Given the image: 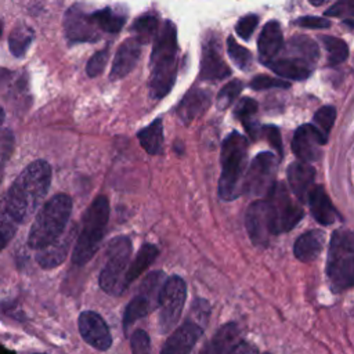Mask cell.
I'll return each mask as SVG.
<instances>
[{
	"instance_id": "obj_44",
	"label": "cell",
	"mask_w": 354,
	"mask_h": 354,
	"mask_svg": "<svg viewBox=\"0 0 354 354\" xmlns=\"http://www.w3.org/2000/svg\"><path fill=\"white\" fill-rule=\"evenodd\" d=\"M256 111H257V102H256L254 100L246 97V98H242V100L236 104L234 113H235V116L239 118V119L242 120V123H243V122L252 119V116L256 113Z\"/></svg>"
},
{
	"instance_id": "obj_31",
	"label": "cell",
	"mask_w": 354,
	"mask_h": 354,
	"mask_svg": "<svg viewBox=\"0 0 354 354\" xmlns=\"http://www.w3.org/2000/svg\"><path fill=\"white\" fill-rule=\"evenodd\" d=\"M33 40V30L26 25L15 26L8 36V47L12 55L22 57Z\"/></svg>"
},
{
	"instance_id": "obj_17",
	"label": "cell",
	"mask_w": 354,
	"mask_h": 354,
	"mask_svg": "<svg viewBox=\"0 0 354 354\" xmlns=\"http://www.w3.org/2000/svg\"><path fill=\"white\" fill-rule=\"evenodd\" d=\"M141 55V43H138L134 37L124 40L113 58V64L111 68V80H118L124 77L131 69L136 66L138 58Z\"/></svg>"
},
{
	"instance_id": "obj_1",
	"label": "cell",
	"mask_w": 354,
	"mask_h": 354,
	"mask_svg": "<svg viewBox=\"0 0 354 354\" xmlns=\"http://www.w3.org/2000/svg\"><path fill=\"white\" fill-rule=\"evenodd\" d=\"M51 184V167L35 160L14 180L4 198V209L15 223H25L36 212Z\"/></svg>"
},
{
	"instance_id": "obj_30",
	"label": "cell",
	"mask_w": 354,
	"mask_h": 354,
	"mask_svg": "<svg viewBox=\"0 0 354 354\" xmlns=\"http://www.w3.org/2000/svg\"><path fill=\"white\" fill-rule=\"evenodd\" d=\"M90 15H91L93 22L97 25V28L102 29L108 33H118L126 22V18L123 14H119L118 11H115L109 7L94 11Z\"/></svg>"
},
{
	"instance_id": "obj_48",
	"label": "cell",
	"mask_w": 354,
	"mask_h": 354,
	"mask_svg": "<svg viewBox=\"0 0 354 354\" xmlns=\"http://www.w3.org/2000/svg\"><path fill=\"white\" fill-rule=\"evenodd\" d=\"M311 4H314V6H321V4H324V3H326L328 0H308Z\"/></svg>"
},
{
	"instance_id": "obj_2",
	"label": "cell",
	"mask_w": 354,
	"mask_h": 354,
	"mask_svg": "<svg viewBox=\"0 0 354 354\" xmlns=\"http://www.w3.org/2000/svg\"><path fill=\"white\" fill-rule=\"evenodd\" d=\"M177 76V30L171 21H165L156 35L151 54L149 93L152 98L165 97Z\"/></svg>"
},
{
	"instance_id": "obj_16",
	"label": "cell",
	"mask_w": 354,
	"mask_h": 354,
	"mask_svg": "<svg viewBox=\"0 0 354 354\" xmlns=\"http://www.w3.org/2000/svg\"><path fill=\"white\" fill-rule=\"evenodd\" d=\"M326 275L333 292H342L354 286V254L328 257Z\"/></svg>"
},
{
	"instance_id": "obj_41",
	"label": "cell",
	"mask_w": 354,
	"mask_h": 354,
	"mask_svg": "<svg viewBox=\"0 0 354 354\" xmlns=\"http://www.w3.org/2000/svg\"><path fill=\"white\" fill-rule=\"evenodd\" d=\"M290 84L282 79H275L267 75H259L250 82V87L254 90H266V88H288Z\"/></svg>"
},
{
	"instance_id": "obj_49",
	"label": "cell",
	"mask_w": 354,
	"mask_h": 354,
	"mask_svg": "<svg viewBox=\"0 0 354 354\" xmlns=\"http://www.w3.org/2000/svg\"><path fill=\"white\" fill-rule=\"evenodd\" d=\"M3 120H4V111H3V108L0 106V127H1V124H3Z\"/></svg>"
},
{
	"instance_id": "obj_6",
	"label": "cell",
	"mask_w": 354,
	"mask_h": 354,
	"mask_svg": "<svg viewBox=\"0 0 354 354\" xmlns=\"http://www.w3.org/2000/svg\"><path fill=\"white\" fill-rule=\"evenodd\" d=\"M131 256V241L129 236L120 235L108 243L105 264L100 274L101 289L111 295L119 296L127 288L126 272Z\"/></svg>"
},
{
	"instance_id": "obj_22",
	"label": "cell",
	"mask_w": 354,
	"mask_h": 354,
	"mask_svg": "<svg viewBox=\"0 0 354 354\" xmlns=\"http://www.w3.org/2000/svg\"><path fill=\"white\" fill-rule=\"evenodd\" d=\"M230 76V68L223 61L217 46L213 41H207L203 46L201 61V77L205 80H221Z\"/></svg>"
},
{
	"instance_id": "obj_21",
	"label": "cell",
	"mask_w": 354,
	"mask_h": 354,
	"mask_svg": "<svg viewBox=\"0 0 354 354\" xmlns=\"http://www.w3.org/2000/svg\"><path fill=\"white\" fill-rule=\"evenodd\" d=\"M239 328L235 322L224 324L205 344L199 354H231L239 343Z\"/></svg>"
},
{
	"instance_id": "obj_32",
	"label": "cell",
	"mask_w": 354,
	"mask_h": 354,
	"mask_svg": "<svg viewBox=\"0 0 354 354\" xmlns=\"http://www.w3.org/2000/svg\"><path fill=\"white\" fill-rule=\"evenodd\" d=\"M158 25H159L158 18L153 17V15L147 14V15L140 17L131 25L134 39L141 44L148 43L155 36V33L158 30Z\"/></svg>"
},
{
	"instance_id": "obj_14",
	"label": "cell",
	"mask_w": 354,
	"mask_h": 354,
	"mask_svg": "<svg viewBox=\"0 0 354 354\" xmlns=\"http://www.w3.org/2000/svg\"><path fill=\"white\" fill-rule=\"evenodd\" d=\"M326 142V138L313 124L300 126L293 136L292 149L295 156L306 163L318 160L321 156L319 147Z\"/></svg>"
},
{
	"instance_id": "obj_15",
	"label": "cell",
	"mask_w": 354,
	"mask_h": 354,
	"mask_svg": "<svg viewBox=\"0 0 354 354\" xmlns=\"http://www.w3.org/2000/svg\"><path fill=\"white\" fill-rule=\"evenodd\" d=\"M203 326L192 319H187L165 342L160 354H191L196 342L202 336Z\"/></svg>"
},
{
	"instance_id": "obj_38",
	"label": "cell",
	"mask_w": 354,
	"mask_h": 354,
	"mask_svg": "<svg viewBox=\"0 0 354 354\" xmlns=\"http://www.w3.org/2000/svg\"><path fill=\"white\" fill-rule=\"evenodd\" d=\"M15 231L17 223L11 218L4 207L0 209V249H3L11 241Z\"/></svg>"
},
{
	"instance_id": "obj_3",
	"label": "cell",
	"mask_w": 354,
	"mask_h": 354,
	"mask_svg": "<svg viewBox=\"0 0 354 354\" xmlns=\"http://www.w3.org/2000/svg\"><path fill=\"white\" fill-rule=\"evenodd\" d=\"M72 213V199L66 194H57L47 201L35 217L28 235L30 249L41 250L58 241L68 225Z\"/></svg>"
},
{
	"instance_id": "obj_50",
	"label": "cell",
	"mask_w": 354,
	"mask_h": 354,
	"mask_svg": "<svg viewBox=\"0 0 354 354\" xmlns=\"http://www.w3.org/2000/svg\"><path fill=\"white\" fill-rule=\"evenodd\" d=\"M346 24H347V25H350L351 28H354V21H346Z\"/></svg>"
},
{
	"instance_id": "obj_47",
	"label": "cell",
	"mask_w": 354,
	"mask_h": 354,
	"mask_svg": "<svg viewBox=\"0 0 354 354\" xmlns=\"http://www.w3.org/2000/svg\"><path fill=\"white\" fill-rule=\"evenodd\" d=\"M231 354H259V350L253 344H250L248 342H239L234 347Z\"/></svg>"
},
{
	"instance_id": "obj_23",
	"label": "cell",
	"mask_w": 354,
	"mask_h": 354,
	"mask_svg": "<svg viewBox=\"0 0 354 354\" xmlns=\"http://www.w3.org/2000/svg\"><path fill=\"white\" fill-rule=\"evenodd\" d=\"M325 242V234L321 230H311L301 234L293 246L295 256L303 261L310 263L314 261L321 253Z\"/></svg>"
},
{
	"instance_id": "obj_25",
	"label": "cell",
	"mask_w": 354,
	"mask_h": 354,
	"mask_svg": "<svg viewBox=\"0 0 354 354\" xmlns=\"http://www.w3.org/2000/svg\"><path fill=\"white\" fill-rule=\"evenodd\" d=\"M209 102H210V98H209V94L206 91L198 90V88L191 90L181 100V102L177 108L178 118L184 123H189L207 108Z\"/></svg>"
},
{
	"instance_id": "obj_13",
	"label": "cell",
	"mask_w": 354,
	"mask_h": 354,
	"mask_svg": "<svg viewBox=\"0 0 354 354\" xmlns=\"http://www.w3.org/2000/svg\"><path fill=\"white\" fill-rule=\"evenodd\" d=\"M64 28L69 43L95 41L100 39L98 28L93 22L91 15L84 12L79 6H73L66 11Z\"/></svg>"
},
{
	"instance_id": "obj_53",
	"label": "cell",
	"mask_w": 354,
	"mask_h": 354,
	"mask_svg": "<svg viewBox=\"0 0 354 354\" xmlns=\"http://www.w3.org/2000/svg\"><path fill=\"white\" fill-rule=\"evenodd\" d=\"M266 354H268V353H266Z\"/></svg>"
},
{
	"instance_id": "obj_40",
	"label": "cell",
	"mask_w": 354,
	"mask_h": 354,
	"mask_svg": "<svg viewBox=\"0 0 354 354\" xmlns=\"http://www.w3.org/2000/svg\"><path fill=\"white\" fill-rule=\"evenodd\" d=\"M108 55H109V51L108 48H104V50H100L97 51L87 62L86 65V72L90 77H95L98 75L102 73L105 65H106V61H108Z\"/></svg>"
},
{
	"instance_id": "obj_10",
	"label": "cell",
	"mask_w": 354,
	"mask_h": 354,
	"mask_svg": "<svg viewBox=\"0 0 354 354\" xmlns=\"http://www.w3.org/2000/svg\"><path fill=\"white\" fill-rule=\"evenodd\" d=\"M163 278V272L153 271L151 272L144 282L141 283L140 293L136 295L129 304L126 306L123 314V329L127 333V329L140 318L145 317L155 306V301L159 300L160 293V282Z\"/></svg>"
},
{
	"instance_id": "obj_7",
	"label": "cell",
	"mask_w": 354,
	"mask_h": 354,
	"mask_svg": "<svg viewBox=\"0 0 354 354\" xmlns=\"http://www.w3.org/2000/svg\"><path fill=\"white\" fill-rule=\"evenodd\" d=\"M187 299L185 281L173 275L165 281L159 293V329L162 333L170 332L180 321L181 311Z\"/></svg>"
},
{
	"instance_id": "obj_9",
	"label": "cell",
	"mask_w": 354,
	"mask_h": 354,
	"mask_svg": "<svg viewBox=\"0 0 354 354\" xmlns=\"http://www.w3.org/2000/svg\"><path fill=\"white\" fill-rule=\"evenodd\" d=\"M267 201L271 207L274 235L292 230L303 218V209L290 199L282 183L275 184Z\"/></svg>"
},
{
	"instance_id": "obj_45",
	"label": "cell",
	"mask_w": 354,
	"mask_h": 354,
	"mask_svg": "<svg viewBox=\"0 0 354 354\" xmlns=\"http://www.w3.org/2000/svg\"><path fill=\"white\" fill-rule=\"evenodd\" d=\"M297 25L303 26V28H310V29H325V28H329L330 25V21L328 18H324V17H303L300 19H297L296 22Z\"/></svg>"
},
{
	"instance_id": "obj_37",
	"label": "cell",
	"mask_w": 354,
	"mask_h": 354,
	"mask_svg": "<svg viewBox=\"0 0 354 354\" xmlns=\"http://www.w3.org/2000/svg\"><path fill=\"white\" fill-rule=\"evenodd\" d=\"M242 90V83L239 80H232L230 83H227L217 94V98H216V102H217V106L220 109H225L228 108L234 100L238 97V94L241 93Z\"/></svg>"
},
{
	"instance_id": "obj_28",
	"label": "cell",
	"mask_w": 354,
	"mask_h": 354,
	"mask_svg": "<svg viewBox=\"0 0 354 354\" xmlns=\"http://www.w3.org/2000/svg\"><path fill=\"white\" fill-rule=\"evenodd\" d=\"M288 53L295 57V59L303 64H315L318 59V46L317 43L307 36H295L288 46Z\"/></svg>"
},
{
	"instance_id": "obj_24",
	"label": "cell",
	"mask_w": 354,
	"mask_h": 354,
	"mask_svg": "<svg viewBox=\"0 0 354 354\" xmlns=\"http://www.w3.org/2000/svg\"><path fill=\"white\" fill-rule=\"evenodd\" d=\"M307 201L310 203L311 214L319 224L329 225L336 221L337 213H336L335 207L332 206V203L322 187H319V185L314 187L311 189V192L308 194Z\"/></svg>"
},
{
	"instance_id": "obj_39",
	"label": "cell",
	"mask_w": 354,
	"mask_h": 354,
	"mask_svg": "<svg viewBox=\"0 0 354 354\" xmlns=\"http://www.w3.org/2000/svg\"><path fill=\"white\" fill-rule=\"evenodd\" d=\"M133 354H151V339L144 329H137L130 337Z\"/></svg>"
},
{
	"instance_id": "obj_12",
	"label": "cell",
	"mask_w": 354,
	"mask_h": 354,
	"mask_svg": "<svg viewBox=\"0 0 354 354\" xmlns=\"http://www.w3.org/2000/svg\"><path fill=\"white\" fill-rule=\"evenodd\" d=\"M77 326L80 336L87 344L100 351H106L112 346V336L104 318L94 311H83L79 315Z\"/></svg>"
},
{
	"instance_id": "obj_27",
	"label": "cell",
	"mask_w": 354,
	"mask_h": 354,
	"mask_svg": "<svg viewBox=\"0 0 354 354\" xmlns=\"http://www.w3.org/2000/svg\"><path fill=\"white\" fill-rule=\"evenodd\" d=\"M277 75L285 77V79H290V80H304L310 76L311 71L310 68L295 59V58H281V59H272L271 62L267 64Z\"/></svg>"
},
{
	"instance_id": "obj_18",
	"label": "cell",
	"mask_w": 354,
	"mask_h": 354,
	"mask_svg": "<svg viewBox=\"0 0 354 354\" xmlns=\"http://www.w3.org/2000/svg\"><path fill=\"white\" fill-rule=\"evenodd\" d=\"M288 183L293 194L300 201H306L308 198V194L314 188V178H315V170L308 163L297 160L290 163L286 171Z\"/></svg>"
},
{
	"instance_id": "obj_5",
	"label": "cell",
	"mask_w": 354,
	"mask_h": 354,
	"mask_svg": "<svg viewBox=\"0 0 354 354\" xmlns=\"http://www.w3.org/2000/svg\"><path fill=\"white\" fill-rule=\"evenodd\" d=\"M246 152V138L238 131L230 133L223 141L218 195L224 201H234L242 194Z\"/></svg>"
},
{
	"instance_id": "obj_51",
	"label": "cell",
	"mask_w": 354,
	"mask_h": 354,
	"mask_svg": "<svg viewBox=\"0 0 354 354\" xmlns=\"http://www.w3.org/2000/svg\"><path fill=\"white\" fill-rule=\"evenodd\" d=\"M1 32H3V24H1V21H0V36H1Z\"/></svg>"
},
{
	"instance_id": "obj_42",
	"label": "cell",
	"mask_w": 354,
	"mask_h": 354,
	"mask_svg": "<svg viewBox=\"0 0 354 354\" xmlns=\"http://www.w3.org/2000/svg\"><path fill=\"white\" fill-rule=\"evenodd\" d=\"M326 17H354V0H337L325 11Z\"/></svg>"
},
{
	"instance_id": "obj_8",
	"label": "cell",
	"mask_w": 354,
	"mask_h": 354,
	"mask_svg": "<svg viewBox=\"0 0 354 354\" xmlns=\"http://www.w3.org/2000/svg\"><path fill=\"white\" fill-rule=\"evenodd\" d=\"M277 158L271 152L259 153L250 163L245 177L242 192L256 196H268L275 187Z\"/></svg>"
},
{
	"instance_id": "obj_52",
	"label": "cell",
	"mask_w": 354,
	"mask_h": 354,
	"mask_svg": "<svg viewBox=\"0 0 354 354\" xmlns=\"http://www.w3.org/2000/svg\"><path fill=\"white\" fill-rule=\"evenodd\" d=\"M35 354H43V353H35Z\"/></svg>"
},
{
	"instance_id": "obj_19",
	"label": "cell",
	"mask_w": 354,
	"mask_h": 354,
	"mask_svg": "<svg viewBox=\"0 0 354 354\" xmlns=\"http://www.w3.org/2000/svg\"><path fill=\"white\" fill-rule=\"evenodd\" d=\"M282 44H283V36H282L279 24L277 21L267 22L257 40L260 61L263 64L271 62L274 57L281 51Z\"/></svg>"
},
{
	"instance_id": "obj_43",
	"label": "cell",
	"mask_w": 354,
	"mask_h": 354,
	"mask_svg": "<svg viewBox=\"0 0 354 354\" xmlns=\"http://www.w3.org/2000/svg\"><path fill=\"white\" fill-rule=\"evenodd\" d=\"M257 22H259V17L254 15V14H249L246 17H242L238 21L236 26H235V30H236L238 36H241L242 39L248 40L252 36L254 28L257 26Z\"/></svg>"
},
{
	"instance_id": "obj_46",
	"label": "cell",
	"mask_w": 354,
	"mask_h": 354,
	"mask_svg": "<svg viewBox=\"0 0 354 354\" xmlns=\"http://www.w3.org/2000/svg\"><path fill=\"white\" fill-rule=\"evenodd\" d=\"M263 133L264 136L267 137L268 142L271 144V147L274 149L278 151V153L281 155L282 153V140H281V133H279V129L277 126H272V124H268V126H264L263 127Z\"/></svg>"
},
{
	"instance_id": "obj_35",
	"label": "cell",
	"mask_w": 354,
	"mask_h": 354,
	"mask_svg": "<svg viewBox=\"0 0 354 354\" xmlns=\"http://www.w3.org/2000/svg\"><path fill=\"white\" fill-rule=\"evenodd\" d=\"M227 51L230 58L235 62V65L241 69H249L252 65V54L248 48L238 44L234 37L227 39Z\"/></svg>"
},
{
	"instance_id": "obj_36",
	"label": "cell",
	"mask_w": 354,
	"mask_h": 354,
	"mask_svg": "<svg viewBox=\"0 0 354 354\" xmlns=\"http://www.w3.org/2000/svg\"><path fill=\"white\" fill-rule=\"evenodd\" d=\"M336 119V109L332 105H325L319 108L314 115V123L315 127L319 130V133L326 138L333 123Z\"/></svg>"
},
{
	"instance_id": "obj_29",
	"label": "cell",
	"mask_w": 354,
	"mask_h": 354,
	"mask_svg": "<svg viewBox=\"0 0 354 354\" xmlns=\"http://www.w3.org/2000/svg\"><path fill=\"white\" fill-rule=\"evenodd\" d=\"M138 141L141 147L149 153V155H156L162 149L163 144V126H162V119L158 118L155 119L151 124L144 127L137 133Z\"/></svg>"
},
{
	"instance_id": "obj_11",
	"label": "cell",
	"mask_w": 354,
	"mask_h": 354,
	"mask_svg": "<svg viewBox=\"0 0 354 354\" xmlns=\"http://www.w3.org/2000/svg\"><path fill=\"white\" fill-rule=\"evenodd\" d=\"M245 225L253 245L264 246L272 234L271 207L267 199L253 202L245 216Z\"/></svg>"
},
{
	"instance_id": "obj_33",
	"label": "cell",
	"mask_w": 354,
	"mask_h": 354,
	"mask_svg": "<svg viewBox=\"0 0 354 354\" xmlns=\"http://www.w3.org/2000/svg\"><path fill=\"white\" fill-rule=\"evenodd\" d=\"M342 254H354V231L337 230L333 232L328 257Z\"/></svg>"
},
{
	"instance_id": "obj_4",
	"label": "cell",
	"mask_w": 354,
	"mask_h": 354,
	"mask_svg": "<svg viewBox=\"0 0 354 354\" xmlns=\"http://www.w3.org/2000/svg\"><path fill=\"white\" fill-rule=\"evenodd\" d=\"M108 220L109 202L106 196L100 195L90 203L82 217V230L72 252V261L76 266H84L97 253L104 239Z\"/></svg>"
},
{
	"instance_id": "obj_34",
	"label": "cell",
	"mask_w": 354,
	"mask_h": 354,
	"mask_svg": "<svg viewBox=\"0 0 354 354\" xmlns=\"http://www.w3.org/2000/svg\"><path fill=\"white\" fill-rule=\"evenodd\" d=\"M321 39L328 53L329 65H339L347 59L348 47L342 39L332 37V36H322Z\"/></svg>"
},
{
	"instance_id": "obj_26",
	"label": "cell",
	"mask_w": 354,
	"mask_h": 354,
	"mask_svg": "<svg viewBox=\"0 0 354 354\" xmlns=\"http://www.w3.org/2000/svg\"><path fill=\"white\" fill-rule=\"evenodd\" d=\"M158 248L152 243H144L138 253L136 254L134 260L130 263L129 268H127V272H126V283L127 286L134 281L137 279L153 261L155 259L158 257Z\"/></svg>"
},
{
	"instance_id": "obj_20",
	"label": "cell",
	"mask_w": 354,
	"mask_h": 354,
	"mask_svg": "<svg viewBox=\"0 0 354 354\" xmlns=\"http://www.w3.org/2000/svg\"><path fill=\"white\" fill-rule=\"evenodd\" d=\"M75 235H76V227L71 228L65 235H62L53 245L39 250L36 256V261L39 263V266L46 270L59 266L66 259Z\"/></svg>"
}]
</instances>
